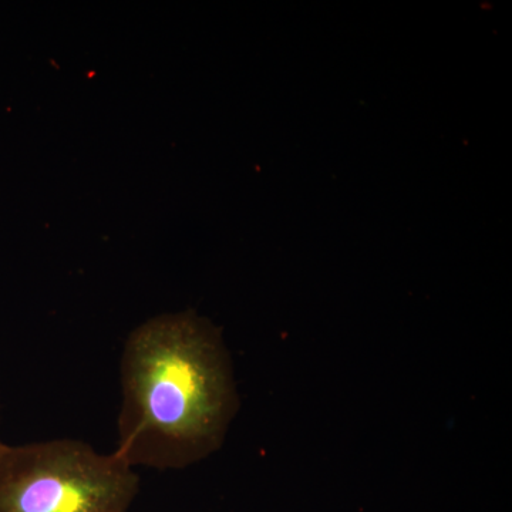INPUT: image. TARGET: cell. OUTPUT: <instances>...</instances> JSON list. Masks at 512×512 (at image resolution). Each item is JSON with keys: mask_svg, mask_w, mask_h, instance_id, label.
<instances>
[{"mask_svg": "<svg viewBox=\"0 0 512 512\" xmlns=\"http://www.w3.org/2000/svg\"><path fill=\"white\" fill-rule=\"evenodd\" d=\"M0 443H2V440H0Z\"/></svg>", "mask_w": 512, "mask_h": 512, "instance_id": "3957f363", "label": "cell"}, {"mask_svg": "<svg viewBox=\"0 0 512 512\" xmlns=\"http://www.w3.org/2000/svg\"><path fill=\"white\" fill-rule=\"evenodd\" d=\"M119 454L131 467L178 470L224 443L238 409L220 329L194 312L167 313L128 335L120 363Z\"/></svg>", "mask_w": 512, "mask_h": 512, "instance_id": "6da1fadb", "label": "cell"}, {"mask_svg": "<svg viewBox=\"0 0 512 512\" xmlns=\"http://www.w3.org/2000/svg\"><path fill=\"white\" fill-rule=\"evenodd\" d=\"M134 467L80 440L0 443V512H128Z\"/></svg>", "mask_w": 512, "mask_h": 512, "instance_id": "7a4b0ae2", "label": "cell"}]
</instances>
